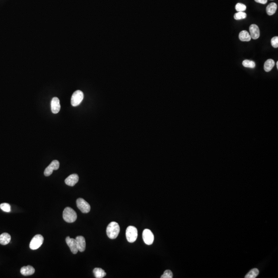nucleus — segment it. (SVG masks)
<instances>
[{"mask_svg":"<svg viewBox=\"0 0 278 278\" xmlns=\"http://www.w3.org/2000/svg\"><path fill=\"white\" fill-rule=\"evenodd\" d=\"M120 231L119 224L115 221H112L109 224L106 229L107 236L110 239H115L117 237Z\"/></svg>","mask_w":278,"mask_h":278,"instance_id":"nucleus-1","label":"nucleus"},{"mask_svg":"<svg viewBox=\"0 0 278 278\" xmlns=\"http://www.w3.org/2000/svg\"><path fill=\"white\" fill-rule=\"evenodd\" d=\"M77 216L76 212L70 207H67L63 211V218L66 222L72 223L76 221Z\"/></svg>","mask_w":278,"mask_h":278,"instance_id":"nucleus-2","label":"nucleus"},{"mask_svg":"<svg viewBox=\"0 0 278 278\" xmlns=\"http://www.w3.org/2000/svg\"><path fill=\"white\" fill-rule=\"evenodd\" d=\"M126 236L129 243L135 242L138 237V230L134 226H130L126 229Z\"/></svg>","mask_w":278,"mask_h":278,"instance_id":"nucleus-3","label":"nucleus"},{"mask_svg":"<svg viewBox=\"0 0 278 278\" xmlns=\"http://www.w3.org/2000/svg\"><path fill=\"white\" fill-rule=\"evenodd\" d=\"M44 241V238L41 234H37L32 238L29 244L32 250H36L41 247Z\"/></svg>","mask_w":278,"mask_h":278,"instance_id":"nucleus-4","label":"nucleus"},{"mask_svg":"<svg viewBox=\"0 0 278 278\" xmlns=\"http://www.w3.org/2000/svg\"><path fill=\"white\" fill-rule=\"evenodd\" d=\"M83 93L81 90H77L73 94L71 97V103L72 106L76 107L81 104L83 99Z\"/></svg>","mask_w":278,"mask_h":278,"instance_id":"nucleus-5","label":"nucleus"},{"mask_svg":"<svg viewBox=\"0 0 278 278\" xmlns=\"http://www.w3.org/2000/svg\"><path fill=\"white\" fill-rule=\"evenodd\" d=\"M76 204L78 208L83 213H88L90 211L91 206L90 205L82 198H79L76 201Z\"/></svg>","mask_w":278,"mask_h":278,"instance_id":"nucleus-6","label":"nucleus"},{"mask_svg":"<svg viewBox=\"0 0 278 278\" xmlns=\"http://www.w3.org/2000/svg\"><path fill=\"white\" fill-rule=\"evenodd\" d=\"M144 241L146 244L150 245L152 244L154 241V236L152 232L149 229H146L144 230L142 234Z\"/></svg>","mask_w":278,"mask_h":278,"instance_id":"nucleus-7","label":"nucleus"},{"mask_svg":"<svg viewBox=\"0 0 278 278\" xmlns=\"http://www.w3.org/2000/svg\"><path fill=\"white\" fill-rule=\"evenodd\" d=\"M59 162L57 160H54L52 161L51 164L47 167L46 170L44 171V174L45 176H49L53 173V171L57 170L59 167Z\"/></svg>","mask_w":278,"mask_h":278,"instance_id":"nucleus-8","label":"nucleus"},{"mask_svg":"<svg viewBox=\"0 0 278 278\" xmlns=\"http://www.w3.org/2000/svg\"><path fill=\"white\" fill-rule=\"evenodd\" d=\"M66 243L68 245L71 251L73 254H76L78 251L76 240L73 238H70L69 236L66 237Z\"/></svg>","mask_w":278,"mask_h":278,"instance_id":"nucleus-9","label":"nucleus"},{"mask_svg":"<svg viewBox=\"0 0 278 278\" xmlns=\"http://www.w3.org/2000/svg\"><path fill=\"white\" fill-rule=\"evenodd\" d=\"M250 37L253 39H257L259 38L260 32L259 27L256 24H252L249 27Z\"/></svg>","mask_w":278,"mask_h":278,"instance_id":"nucleus-10","label":"nucleus"},{"mask_svg":"<svg viewBox=\"0 0 278 278\" xmlns=\"http://www.w3.org/2000/svg\"><path fill=\"white\" fill-rule=\"evenodd\" d=\"M60 101L57 97H54L52 98L51 101V110L52 112L57 114L60 110Z\"/></svg>","mask_w":278,"mask_h":278,"instance_id":"nucleus-11","label":"nucleus"},{"mask_svg":"<svg viewBox=\"0 0 278 278\" xmlns=\"http://www.w3.org/2000/svg\"><path fill=\"white\" fill-rule=\"evenodd\" d=\"M75 240L78 251L80 252L84 251L86 249V246L85 237L82 236H77Z\"/></svg>","mask_w":278,"mask_h":278,"instance_id":"nucleus-12","label":"nucleus"},{"mask_svg":"<svg viewBox=\"0 0 278 278\" xmlns=\"http://www.w3.org/2000/svg\"><path fill=\"white\" fill-rule=\"evenodd\" d=\"M79 180V177L78 175L72 174L68 176L65 180V183L67 186H73L77 183Z\"/></svg>","mask_w":278,"mask_h":278,"instance_id":"nucleus-13","label":"nucleus"},{"mask_svg":"<svg viewBox=\"0 0 278 278\" xmlns=\"http://www.w3.org/2000/svg\"><path fill=\"white\" fill-rule=\"evenodd\" d=\"M35 270L33 267L30 265H28L27 266L22 267L21 268V274L24 276L32 275L35 273Z\"/></svg>","mask_w":278,"mask_h":278,"instance_id":"nucleus-14","label":"nucleus"},{"mask_svg":"<svg viewBox=\"0 0 278 278\" xmlns=\"http://www.w3.org/2000/svg\"><path fill=\"white\" fill-rule=\"evenodd\" d=\"M11 240V236L7 233H3L0 235V244L3 245L8 244Z\"/></svg>","mask_w":278,"mask_h":278,"instance_id":"nucleus-15","label":"nucleus"},{"mask_svg":"<svg viewBox=\"0 0 278 278\" xmlns=\"http://www.w3.org/2000/svg\"><path fill=\"white\" fill-rule=\"evenodd\" d=\"M277 9V5L275 3H271L267 6V13L269 16H272L276 12Z\"/></svg>","mask_w":278,"mask_h":278,"instance_id":"nucleus-16","label":"nucleus"},{"mask_svg":"<svg viewBox=\"0 0 278 278\" xmlns=\"http://www.w3.org/2000/svg\"><path fill=\"white\" fill-rule=\"evenodd\" d=\"M275 65V62H274V60H272L271 59H269L265 62L264 68L266 72H269L272 70Z\"/></svg>","mask_w":278,"mask_h":278,"instance_id":"nucleus-17","label":"nucleus"},{"mask_svg":"<svg viewBox=\"0 0 278 278\" xmlns=\"http://www.w3.org/2000/svg\"><path fill=\"white\" fill-rule=\"evenodd\" d=\"M239 39L241 41H249L251 38L247 31H242L239 34Z\"/></svg>","mask_w":278,"mask_h":278,"instance_id":"nucleus-18","label":"nucleus"},{"mask_svg":"<svg viewBox=\"0 0 278 278\" xmlns=\"http://www.w3.org/2000/svg\"><path fill=\"white\" fill-rule=\"evenodd\" d=\"M93 274L95 278H102L106 275V273L104 270L101 268H95L93 269Z\"/></svg>","mask_w":278,"mask_h":278,"instance_id":"nucleus-19","label":"nucleus"},{"mask_svg":"<svg viewBox=\"0 0 278 278\" xmlns=\"http://www.w3.org/2000/svg\"><path fill=\"white\" fill-rule=\"evenodd\" d=\"M259 274V271L256 268H254L249 271L246 276L245 277V278H255L258 276V275Z\"/></svg>","mask_w":278,"mask_h":278,"instance_id":"nucleus-20","label":"nucleus"},{"mask_svg":"<svg viewBox=\"0 0 278 278\" xmlns=\"http://www.w3.org/2000/svg\"><path fill=\"white\" fill-rule=\"evenodd\" d=\"M243 66L245 67L249 68H254L256 67V63L253 61L249 60H245L243 62Z\"/></svg>","mask_w":278,"mask_h":278,"instance_id":"nucleus-21","label":"nucleus"},{"mask_svg":"<svg viewBox=\"0 0 278 278\" xmlns=\"http://www.w3.org/2000/svg\"><path fill=\"white\" fill-rule=\"evenodd\" d=\"M247 17V15L244 12H238L237 13H236L234 16V19L236 20H239L241 19H245Z\"/></svg>","mask_w":278,"mask_h":278,"instance_id":"nucleus-22","label":"nucleus"},{"mask_svg":"<svg viewBox=\"0 0 278 278\" xmlns=\"http://www.w3.org/2000/svg\"><path fill=\"white\" fill-rule=\"evenodd\" d=\"M0 209L6 212H10L11 210V206L9 204L7 203H3L0 205Z\"/></svg>","mask_w":278,"mask_h":278,"instance_id":"nucleus-23","label":"nucleus"},{"mask_svg":"<svg viewBox=\"0 0 278 278\" xmlns=\"http://www.w3.org/2000/svg\"><path fill=\"white\" fill-rule=\"evenodd\" d=\"M236 9L238 12H244L246 9V5L242 3H237V4L236 5Z\"/></svg>","mask_w":278,"mask_h":278,"instance_id":"nucleus-24","label":"nucleus"},{"mask_svg":"<svg viewBox=\"0 0 278 278\" xmlns=\"http://www.w3.org/2000/svg\"><path fill=\"white\" fill-rule=\"evenodd\" d=\"M173 277V273L170 270H166L164 272V274L161 276V278H172Z\"/></svg>","mask_w":278,"mask_h":278,"instance_id":"nucleus-25","label":"nucleus"},{"mask_svg":"<svg viewBox=\"0 0 278 278\" xmlns=\"http://www.w3.org/2000/svg\"><path fill=\"white\" fill-rule=\"evenodd\" d=\"M271 44L272 47L275 48H277L278 47V37L276 36V37H273L271 40Z\"/></svg>","mask_w":278,"mask_h":278,"instance_id":"nucleus-26","label":"nucleus"},{"mask_svg":"<svg viewBox=\"0 0 278 278\" xmlns=\"http://www.w3.org/2000/svg\"><path fill=\"white\" fill-rule=\"evenodd\" d=\"M255 1L257 3H260L262 4H265L267 2V0H255Z\"/></svg>","mask_w":278,"mask_h":278,"instance_id":"nucleus-27","label":"nucleus"},{"mask_svg":"<svg viewBox=\"0 0 278 278\" xmlns=\"http://www.w3.org/2000/svg\"><path fill=\"white\" fill-rule=\"evenodd\" d=\"M276 64H277V69H278V62H277V63H276Z\"/></svg>","mask_w":278,"mask_h":278,"instance_id":"nucleus-28","label":"nucleus"}]
</instances>
